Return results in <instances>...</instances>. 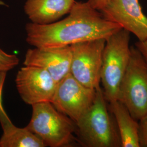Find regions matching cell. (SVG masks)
<instances>
[{"label":"cell","instance_id":"6da1fadb","mask_svg":"<svg viewBox=\"0 0 147 147\" xmlns=\"http://www.w3.org/2000/svg\"><path fill=\"white\" fill-rule=\"evenodd\" d=\"M107 20L88 2H75L63 20L47 25L27 24V42L35 47H62L98 39H107L121 29Z\"/></svg>","mask_w":147,"mask_h":147},{"label":"cell","instance_id":"7a4b0ae2","mask_svg":"<svg viewBox=\"0 0 147 147\" xmlns=\"http://www.w3.org/2000/svg\"><path fill=\"white\" fill-rule=\"evenodd\" d=\"M102 89H96L93 103L76 123L78 142L86 147H121L116 121Z\"/></svg>","mask_w":147,"mask_h":147},{"label":"cell","instance_id":"3957f363","mask_svg":"<svg viewBox=\"0 0 147 147\" xmlns=\"http://www.w3.org/2000/svg\"><path fill=\"white\" fill-rule=\"evenodd\" d=\"M130 33L121 28L106 40L100 82L108 103L117 100L119 87L129 63Z\"/></svg>","mask_w":147,"mask_h":147},{"label":"cell","instance_id":"277c9868","mask_svg":"<svg viewBox=\"0 0 147 147\" xmlns=\"http://www.w3.org/2000/svg\"><path fill=\"white\" fill-rule=\"evenodd\" d=\"M31 120L26 127L47 147L68 146L74 141L76 124L57 110L50 102L32 105Z\"/></svg>","mask_w":147,"mask_h":147},{"label":"cell","instance_id":"5b68a950","mask_svg":"<svg viewBox=\"0 0 147 147\" xmlns=\"http://www.w3.org/2000/svg\"><path fill=\"white\" fill-rule=\"evenodd\" d=\"M117 100L137 121L147 113V64L136 47H131L129 63L119 87Z\"/></svg>","mask_w":147,"mask_h":147},{"label":"cell","instance_id":"8992f818","mask_svg":"<svg viewBox=\"0 0 147 147\" xmlns=\"http://www.w3.org/2000/svg\"><path fill=\"white\" fill-rule=\"evenodd\" d=\"M106 39L78 42L70 47L71 60L70 74L84 86L96 89L100 87L102 54Z\"/></svg>","mask_w":147,"mask_h":147},{"label":"cell","instance_id":"52a82bcc","mask_svg":"<svg viewBox=\"0 0 147 147\" xmlns=\"http://www.w3.org/2000/svg\"><path fill=\"white\" fill-rule=\"evenodd\" d=\"M96 89L81 84L69 74L58 82L51 103L76 124L94 102Z\"/></svg>","mask_w":147,"mask_h":147},{"label":"cell","instance_id":"ba28073f","mask_svg":"<svg viewBox=\"0 0 147 147\" xmlns=\"http://www.w3.org/2000/svg\"><path fill=\"white\" fill-rule=\"evenodd\" d=\"M16 84L21 99L32 106L51 102L57 83L45 69L24 65L16 74Z\"/></svg>","mask_w":147,"mask_h":147},{"label":"cell","instance_id":"9c48e42d","mask_svg":"<svg viewBox=\"0 0 147 147\" xmlns=\"http://www.w3.org/2000/svg\"><path fill=\"white\" fill-rule=\"evenodd\" d=\"M99 11L106 20L134 34L138 41L147 39V16L138 0H107Z\"/></svg>","mask_w":147,"mask_h":147},{"label":"cell","instance_id":"30bf717a","mask_svg":"<svg viewBox=\"0 0 147 147\" xmlns=\"http://www.w3.org/2000/svg\"><path fill=\"white\" fill-rule=\"evenodd\" d=\"M71 60L70 46L34 47L27 51L23 64L45 69L58 83L70 73Z\"/></svg>","mask_w":147,"mask_h":147},{"label":"cell","instance_id":"8fae6325","mask_svg":"<svg viewBox=\"0 0 147 147\" xmlns=\"http://www.w3.org/2000/svg\"><path fill=\"white\" fill-rule=\"evenodd\" d=\"M75 0H26L24 11L31 22L47 25L68 14Z\"/></svg>","mask_w":147,"mask_h":147},{"label":"cell","instance_id":"7c38bea8","mask_svg":"<svg viewBox=\"0 0 147 147\" xmlns=\"http://www.w3.org/2000/svg\"><path fill=\"white\" fill-rule=\"evenodd\" d=\"M109 108L116 121L121 147H140L138 121L119 100L109 102Z\"/></svg>","mask_w":147,"mask_h":147},{"label":"cell","instance_id":"4fadbf2b","mask_svg":"<svg viewBox=\"0 0 147 147\" xmlns=\"http://www.w3.org/2000/svg\"><path fill=\"white\" fill-rule=\"evenodd\" d=\"M46 144L26 126L18 127L14 124L3 130L0 147H45Z\"/></svg>","mask_w":147,"mask_h":147},{"label":"cell","instance_id":"5bb4252c","mask_svg":"<svg viewBox=\"0 0 147 147\" xmlns=\"http://www.w3.org/2000/svg\"><path fill=\"white\" fill-rule=\"evenodd\" d=\"M6 76L7 72L0 71V124L2 130L13 124L5 111L2 102V91Z\"/></svg>","mask_w":147,"mask_h":147},{"label":"cell","instance_id":"9a60e30c","mask_svg":"<svg viewBox=\"0 0 147 147\" xmlns=\"http://www.w3.org/2000/svg\"><path fill=\"white\" fill-rule=\"evenodd\" d=\"M19 63L18 57L13 54L5 53L0 48V71L8 72Z\"/></svg>","mask_w":147,"mask_h":147},{"label":"cell","instance_id":"2e32d148","mask_svg":"<svg viewBox=\"0 0 147 147\" xmlns=\"http://www.w3.org/2000/svg\"><path fill=\"white\" fill-rule=\"evenodd\" d=\"M138 121L140 147H147V113Z\"/></svg>","mask_w":147,"mask_h":147},{"label":"cell","instance_id":"e0dca14e","mask_svg":"<svg viewBox=\"0 0 147 147\" xmlns=\"http://www.w3.org/2000/svg\"><path fill=\"white\" fill-rule=\"evenodd\" d=\"M135 47L141 53L147 64V38L143 41H138L135 44Z\"/></svg>","mask_w":147,"mask_h":147},{"label":"cell","instance_id":"ac0fdd59","mask_svg":"<svg viewBox=\"0 0 147 147\" xmlns=\"http://www.w3.org/2000/svg\"><path fill=\"white\" fill-rule=\"evenodd\" d=\"M107 0H88V3L95 9L100 11L104 6Z\"/></svg>","mask_w":147,"mask_h":147}]
</instances>
